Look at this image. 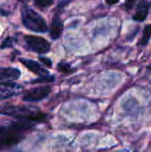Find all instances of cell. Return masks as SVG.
Listing matches in <instances>:
<instances>
[{
    "mask_svg": "<svg viewBox=\"0 0 151 152\" xmlns=\"http://www.w3.org/2000/svg\"><path fill=\"white\" fill-rule=\"evenodd\" d=\"M21 20L24 26L34 32H46L48 29L45 20L29 7H23L21 9Z\"/></svg>",
    "mask_w": 151,
    "mask_h": 152,
    "instance_id": "cell-2",
    "label": "cell"
},
{
    "mask_svg": "<svg viewBox=\"0 0 151 152\" xmlns=\"http://www.w3.org/2000/svg\"><path fill=\"white\" fill-rule=\"evenodd\" d=\"M54 0H34L35 4L40 9H45L53 4Z\"/></svg>",
    "mask_w": 151,
    "mask_h": 152,
    "instance_id": "cell-11",
    "label": "cell"
},
{
    "mask_svg": "<svg viewBox=\"0 0 151 152\" xmlns=\"http://www.w3.org/2000/svg\"><path fill=\"white\" fill-rule=\"evenodd\" d=\"M20 61L25 65L30 71H32L35 74H37L39 76H47L49 74V71L47 69H45L44 67H42L39 63H37L35 61L29 60V59H26V58H20Z\"/></svg>",
    "mask_w": 151,
    "mask_h": 152,
    "instance_id": "cell-6",
    "label": "cell"
},
{
    "mask_svg": "<svg viewBox=\"0 0 151 152\" xmlns=\"http://www.w3.org/2000/svg\"><path fill=\"white\" fill-rule=\"evenodd\" d=\"M62 29H63V22H62L61 19L58 15L54 16L53 19V21H52V24H51L50 37L53 40L58 39L62 33Z\"/></svg>",
    "mask_w": 151,
    "mask_h": 152,
    "instance_id": "cell-9",
    "label": "cell"
},
{
    "mask_svg": "<svg viewBox=\"0 0 151 152\" xmlns=\"http://www.w3.org/2000/svg\"><path fill=\"white\" fill-rule=\"evenodd\" d=\"M4 131V127H2V126H0V135H1V134H2Z\"/></svg>",
    "mask_w": 151,
    "mask_h": 152,
    "instance_id": "cell-18",
    "label": "cell"
},
{
    "mask_svg": "<svg viewBox=\"0 0 151 152\" xmlns=\"http://www.w3.org/2000/svg\"><path fill=\"white\" fill-rule=\"evenodd\" d=\"M22 90L23 87L19 84L13 82H2L0 83V101L20 94Z\"/></svg>",
    "mask_w": 151,
    "mask_h": 152,
    "instance_id": "cell-5",
    "label": "cell"
},
{
    "mask_svg": "<svg viewBox=\"0 0 151 152\" xmlns=\"http://www.w3.org/2000/svg\"><path fill=\"white\" fill-rule=\"evenodd\" d=\"M109 4H117V3H118V1L119 0H105Z\"/></svg>",
    "mask_w": 151,
    "mask_h": 152,
    "instance_id": "cell-17",
    "label": "cell"
},
{
    "mask_svg": "<svg viewBox=\"0 0 151 152\" xmlns=\"http://www.w3.org/2000/svg\"><path fill=\"white\" fill-rule=\"evenodd\" d=\"M17 1H19V2H20V3H27L28 0H17Z\"/></svg>",
    "mask_w": 151,
    "mask_h": 152,
    "instance_id": "cell-19",
    "label": "cell"
},
{
    "mask_svg": "<svg viewBox=\"0 0 151 152\" xmlns=\"http://www.w3.org/2000/svg\"><path fill=\"white\" fill-rule=\"evenodd\" d=\"M150 8V3L149 1L143 0L140 2L136 7V11L133 15V20L136 21H143L148 16Z\"/></svg>",
    "mask_w": 151,
    "mask_h": 152,
    "instance_id": "cell-7",
    "label": "cell"
},
{
    "mask_svg": "<svg viewBox=\"0 0 151 152\" xmlns=\"http://www.w3.org/2000/svg\"><path fill=\"white\" fill-rule=\"evenodd\" d=\"M13 42H14V38H12V37H6V39L1 44L0 47H1V48L11 47V46H12Z\"/></svg>",
    "mask_w": 151,
    "mask_h": 152,
    "instance_id": "cell-13",
    "label": "cell"
},
{
    "mask_svg": "<svg viewBox=\"0 0 151 152\" xmlns=\"http://www.w3.org/2000/svg\"><path fill=\"white\" fill-rule=\"evenodd\" d=\"M148 69H151V64H150V65H149V66H148Z\"/></svg>",
    "mask_w": 151,
    "mask_h": 152,
    "instance_id": "cell-20",
    "label": "cell"
},
{
    "mask_svg": "<svg viewBox=\"0 0 151 152\" xmlns=\"http://www.w3.org/2000/svg\"><path fill=\"white\" fill-rule=\"evenodd\" d=\"M51 93L50 86H38L34 87L28 91L23 97V100L28 102H39L44 98H46Z\"/></svg>",
    "mask_w": 151,
    "mask_h": 152,
    "instance_id": "cell-4",
    "label": "cell"
},
{
    "mask_svg": "<svg viewBox=\"0 0 151 152\" xmlns=\"http://www.w3.org/2000/svg\"><path fill=\"white\" fill-rule=\"evenodd\" d=\"M0 113L28 122H43L47 118L45 114L33 106H9L2 109Z\"/></svg>",
    "mask_w": 151,
    "mask_h": 152,
    "instance_id": "cell-1",
    "label": "cell"
},
{
    "mask_svg": "<svg viewBox=\"0 0 151 152\" xmlns=\"http://www.w3.org/2000/svg\"><path fill=\"white\" fill-rule=\"evenodd\" d=\"M39 60H40V61H41L42 63H44V66H46V67H52V64H53V63H52V61H51L50 59L40 56V57H39Z\"/></svg>",
    "mask_w": 151,
    "mask_h": 152,
    "instance_id": "cell-15",
    "label": "cell"
},
{
    "mask_svg": "<svg viewBox=\"0 0 151 152\" xmlns=\"http://www.w3.org/2000/svg\"><path fill=\"white\" fill-rule=\"evenodd\" d=\"M151 38V24L147 25L145 28H144V30H143V34H142V38L141 39L140 41V45L144 46L146 45L150 39Z\"/></svg>",
    "mask_w": 151,
    "mask_h": 152,
    "instance_id": "cell-10",
    "label": "cell"
},
{
    "mask_svg": "<svg viewBox=\"0 0 151 152\" xmlns=\"http://www.w3.org/2000/svg\"><path fill=\"white\" fill-rule=\"evenodd\" d=\"M54 80V77H49L48 75L47 76H43V77L41 78H38L36 80H34L32 83H41V82H53Z\"/></svg>",
    "mask_w": 151,
    "mask_h": 152,
    "instance_id": "cell-14",
    "label": "cell"
},
{
    "mask_svg": "<svg viewBox=\"0 0 151 152\" xmlns=\"http://www.w3.org/2000/svg\"><path fill=\"white\" fill-rule=\"evenodd\" d=\"M125 1H126V5H127L128 7H131V6L135 3L136 0H125Z\"/></svg>",
    "mask_w": 151,
    "mask_h": 152,
    "instance_id": "cell-16",
    "label": "cell"
},
{
    "mask_svg": "<svg viewBox=\"0 0 151 152\" xmlns=\"http://www.w3.org/2000/svg\"><path fill=\"white\" fill-rule=\"evenodd\" d=\"M58 69L61 72H62V73H68V72H71L72 71L70 66L68 63H65V62H61L58 65Z\"/></svg>",
    "mask_w": 151,
    "mask_h": 152,
    "instance_id": "cell-12",
    "label": "cell"
},
{
    "mask_svg": "<svg viewBox=\"0 0 151 152\" xmlns=\"http://www.w3.org/2000/svg\"><path fill=\"white\" fill-rule=\"evenodd\" d=\"M20 77V71L15 68L0 67V81L2 80H17Z\"/></svg>",
    "mask_w": 151,
    "mask_h": 152,
    "instance_id": "cell-8",
    "label": "cell"
},
{
    "mask_svg": "<svg viewBox=\"0 0 151 152\" xmlns=\"http://www.w3.org/2000/svg\"><path fill=\"white\" fill-rule=\"evenodd\" d=\"M24 41L27 47L33 52L38 53H46L51 49L50 43L41 37H36L32 35H26L24 37Z\"/></svg>",
    "mask_w": 151,
    "mask_h": 152,
    "instance_id": "cell-3",
    "label": "cell"
}]
</instances>
